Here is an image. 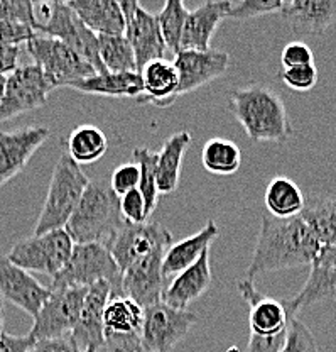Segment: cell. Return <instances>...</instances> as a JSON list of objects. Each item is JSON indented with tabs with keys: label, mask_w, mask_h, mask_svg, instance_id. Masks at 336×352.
Segmentation results:
<instances>
[{
	"label": "cell",
	"mask_w": 336,
	"mask_h": 352,
	"mask_svg": "<svg viewBox=\"0 0 336 352\" xmlns=\"http://www.w3.org/2000/svg\"><path fill=\"white\" fill-rule=\"evenodd\" d=\"M237 289L248 305L250 336L276 337L287 332L292 315L287 310L286 300H277L264 295L255 288L254 281L247 278L239 281Z\"/></svg>",
	"instance_id": "9a60e30c"
},
{
	"label": "cell",
	"mask_w": 336,
	"mask_h": 352,
	"mask_svg": "<svg viewBox=\"0 0 336 352\" xmlns=\"http://www.w3.org/2000/svg\"><path fill=\"white\" fill-rule=\"evenodd\" d=\"M280 16L296 34H323L336 22V0H291Z\"/></svg>",
	"instance_id": "cb8c5ba5"
},
{
	"label": "cell",
	"mask_w": 336,
	"mask_h": 352,
	"mask_svg": "<svg viewBox=\"0 0 336 352\" xmlns=\"http://www.w3.org/2000/svg\"><path fill=\"white\" fill-rule=\"evenodd\" d=\"M142 80V94L137 97V104H151L154 107L166 109L180 97V76L176 66L171 60H154L139 72Z\"/></svg>",
	"instance_id": "603a6c76"
},
{
	"label": "cell",
	"mask_w": 336,
	"mask_h": 352,
	"mask_svg": "<svg viewBox=\"0 0 336 352\" xmlns=\"http://www.w3.org/2000/svg\"><path fill=\"white\" fill-rule=\"evenodd\" d=\"M53 90L54 87L38 65L17 66L16 72L5 78L3 97L0 100V124L43 107Z\"/></svg>",
	"instance_id": "8fae6325"
},
{
	"label": "cell",
	"mask_w": 336,
	"mask_h": 352,
	"mask_svg": "<svg viewBox=\"0 0 336 352\" xmlns=\"http://www.w3.org/2000/svg\"><path fill=\"white\" fill-rule=\"evenodd\" d=\"M120 214L127 223L147 222V207H145V200L139 188L130 190L125 195L120 197Z\"/></svg>",
	"instance_id": "60d3db41"
},
{
	"label": "cell",
	"mask_w": 336,
	"mask_h": 352,
	"mask_svg": "<svg viewBox=\"0 0 336 352\" xmlns=\"http://www.w3.org/2000/svg\"><path fill=\"white\" fill-rule=\"evenodd\" d=\"M132 156H134V163L137 164L139 171H141V178H139V192H141L142 197H144L145 207H147V214L149 217H151L157 207V200H159V192H157V182H156L157 153L149 148H135Z\"/></svg>",
	"instance_id": "d590c367"
},
{
	"label": "cell",
	"mask_w": 336,
	"mask_h": 352,
	"mask_svg": "<svg viewBox=\"0 0 336 352\" xmlns=\"http://www.w3.org/2000/svg\"><path fill=\"white\" fill-rule=\"evenodd\" d=\"M287 332L280 333L276 337H257L250 336L248 337L247 352H280L283 351L284 344H286Z\"/></svg>",
	"instance_id": "bcb514c9"
},
{
	"label": "cell",
	"mask_w": 336,
	"mask_h": 352,
	"mask_svg": "<svg viewBox=\"0 0 336 352\" xmlns=\"http://www.w3.org/2000/svg\"><path fill=\"white\" fill-rule=\"evenodd\" d=\"M68 6L97 36H123L125 32V19L117 0H73Z\"/></svg>",
	"instance_id": "4316f807"
},
{
	"label": "cell",
	"mask_w": 336,
	"mask_h": 352,
	"mask_svg": "<svg viewBox=\"0 0 336 352\" xmlns=\"http://www.w3.org/2000/svg\"><path fill=\"white\" fill-rule=\"evenodd\" d=\"M97 281H107L112 286V296H122V274L113 261L110 251L101 242L75 244L71 258L60 271L49 288L61 286H91Z\"/></svg>",
	"instance_id": "8992f818"
},
{
	"label": "cell",
	"mask_w": 336,
	"mask_h": 352,
	"mask_svg": "<svg viewBox=\"0 0 336 352\" xmlns=\"http://www.w3.org/2000/svg\"><path fill=\"white\" fill-rule=\"evenodd\" d=\"M21 56V46H5L0 44V76H9L17 69Z\"/></svg>",
	"instance_id": "c3c4849f"
},
{
	"label": "cell",
	"mask_w": 336,
	"mask_h": 352,
	"mask_svg": "<svg viewBox=\"0 0 336 352\" xmlns=\"http://www.w3.org/2000/svg\"><path fill=\"white\" fill-rule=\"evenodd\" d=\"M198 320L193 311L178 310L160 302L144 308L142 347L149 352H171Z\"/></svg>",
	"instance_id": "7c38bea8"
},
{
	"label": "cell",
	"mask_w": 336,
	"mask_h": 352,
	"mask_svg": "<svg viewBox=\"0 0 336 352\" xmlns=\"http://www.w3.org/2000/svg\"><path fill=\"white\" fill-rule=\"evenodd\" d=\"M123 222L120 197L115 195L110 183L90 182L64 230L75 244H104Z\"/></svg>",
	"instance_id": "3957f363"
},
{
	"label": "cell",
	"mask_w": 336,
	"mask_h": 352,
	"mask_svg": "<svg viewBox=\"0 0 336 352\" xmlns=\"http://www.w3.org/2000/svg\"><path fill=\"white\" fill-rule=\"evenodd\" d=\"M144 308L129 296H110L104 311L105 347L112 352H137L142 347Z\"/></svg>",
	"instance_id": "4fadbf2b"
},
{
	"label": "cell",
	"mask_w": 336,
	"mask_h": 352,
	"mask_svg": "<svg viewBox=\"0 0 336 352\" xmlns=\"http://www.w3.org/2000/svg\"><path fill=\"white\" fill-rule=\"evenodd\" d=\"M232 2H204L195 10H189L182 32L181 50L206 51L220 22L226 19Z\"/></svg>",
	"instance_id": "d4e9b609"
},
{
	"label": "cell",
	"mask_w": 336,
	"mask_h": 352,
	"mask_svg": "<svg viewBox=\"0 0 336 352\" xmlns=\"http://www.w3.org/2000/svg\"><path fill=\"white\" fill-rule=\"evenodd\" d=\"M73 248L75 242L67 230L56 229L19 241L7 258L25 271L56 278L71 258Z\"/></svg>",
	"instance_id": "52a82bcc"
},
{
	"label": "cell",
	"mask_w": 336,
	"mask_h": 352,
	"mask_svg": "<svg viewBox=\"0 0 336 352\" xmlns=\"http://www.w3.org/2000/svg\"><path fill=\"white\" fill-rule=\"evenodd\" d=\"M283 3L284 2H280V0H242L239 3L232 2L226 19L247 21L252 19V17L264 16V14L280 12Z\"/></svg>",
	"instance_id": "8d00e7d4"
},
{
	"label": "cell",
	"mask_w": 336,
	"mask_h": 352,
	"mask_svg": "<svg viewBox=\"0 0 336 352\" xmlns=\"http://www.w3.org/2000/svg\"><path fill=\"white\" fill-rule=\"evenodd\" d=\"M137 352H149V351H145V349H144V347H141V349H139Z\"/></svg>",
	"instance_id": "f5cc1de1"
},
{
	"label": "cell",
	"mask_w": 336,
	"mask_h": 352,
	"mask_svg": "<svg viewBox=\"0 0 336 352\" xmlns=\"http://www.w3.org/2000/svg\"><path fill=\"white\" fill-rule=\"evenodd\" d=\"M0 22H17L34 29V3L27 0H0Z\"/></svg>",
	"instance_id": "ab89813d"
},
{
	"label": "cell",
	"mask_w": 336,
	"mask_h": 352,
	"mask_svg": "<svg viewBox=\"0 0 336 352\" xmlns=\"http://www.w3.org/2000/svg\"><path fill=\"white\" fill-rule=\"evenodd\" d=\"M29 54L49 80L54 88L68 87L95 75V68L78 53L54 38L36 34L27 43Z\"/></svg>",
	"instance_id": "ba28073f"
},
{
	"label": "cell",
	"mask_w": 336,
	"mask_h": 352,
	"mask_svg": "<svg viewBox=\"0 0 336 352\" xmlns=\"http://www.w3.org/2000/svg\"><path fill=\"white\" fill-rule=\"evenodd\" d=\"M49 292L45 305L34 317V325L29 330V337L34 342L71 336L78 324L88 286H61L49 288Z\"/></svg>",
	"instance_id": "9c48e42d"
},
{
	"label": "cell",
	"mask_w": 336,
	"mask_h": 352,
	"mask_svg": "<svg viewBox=\"0 0 336 352\" xmlns=\"http://www.w3.org/2000/svg\"><path fill=\"white\" fill-rule=\"evenodd\" d=\"M191 144V132L180 131L169 135L157 153L156 163V182L157 192L169 195L180 185L182 157Z\"/></svg>",
	"instance_id": "83f0119b"
},
{
	"label": "cell",
	"mask_w": 336,
	"mask_h": 352,
	"mask_svg": "<svg viewBox=\"0 0 336 352\" xmlns=\"http://www.w3.org/2000/svg\"><path fill=\"white\" fill-rule=\"evenodd\" d=\"M320 248L321 244L301 215L277 219L264 214L245 278L254 281L257 276L270 271L311 264Z\"/></svg>",
	"instance_id": "6da1fadb"
},
{
	"label": "cell",
	"mask_w": 336,
	"mask_h": 352,
	"mask_svg": "<svg viewBox=\"0 0 336 352\" xmlns=\"http://www.w3.org/2000/svg\"><path fill=\"white\" fill-rule=\"evenodd\" d=\"M110 296L112 286L107 281H97L88 286L78 324L71 333L82 352L88 347H97V349L105 347L104 311Z\"/></svg>",
	"instance_id": "44dd1931"
},
{
	"label": "cell",
	"mask_w": 336,
	"mask_h": 352,
	"mask_svg": "<svg viewBox=\"0 0 336 352\" xmlns=\"http://www.w3.org/2000/svg\"><path fill=\"white\" fill-rule=\"evenodd\" d=\"M2 325H3V300H2V296H0V337H2V333H3Z\"/></svg>",
	"instance_id": "681fc988"
},
{
	"label": "cell",
	"mask_w": 336,
	"mask_h": 352,
	"mask_svg": "<svg viewBox=\"0 0 336 352\" xmlns=\"http://www.w3.org/2000/svg\"><path fill=\"white\" fill-rule=\"evenodd\" d=\"M83 352H98L97 347H88V349H85Z\"/></svg>",
	"instance_id": "816d5d0a"
},
{
	"label": "cell",
	"mask_w": 336,
	"mask_h": 352,
	"mask_svg": "<svg viewBox=\"0 0 336 352\" xmlns=\"http://www.w3.org/2000/svg\"><path fill=\"white\" fill-rule=\"evenodd\" d=\"M73 90L90 95L115 98H137L142 94V80L139 73H95L75 83Z\"/></svg>",
	"instance_id": "f1b7e54d"
},
{
	"label": "cell",
	"mask_w": 336,
	"mask_h": 352,
	"mask_svg": "<svg viewBox=\"0 0 336 352\" xmlns=\"http://www.w3.org/2000/svg\"><path fill=\"white\" fill-rule=\"evenodd\" d=\"M202 163L204 170L217 176H232L242 164V151L233 141L224 138L210 139L203 146Z\"/></svg>",
	"instance_id": "d6a6232c"
},
{
	"label": "cell",
	"mask_w": 336,
	"mask_h": 352,
	"mask_svg": "<svg viewBox=\"0 0 336 352\" xmlns=\"http://www.w3.org/2000/svg\"><path fill=\"white\" fill-rule=\"evenodd\" d=\"M280 352H320L313 332L299 318L291 317L287 339Z\"/></svg>",
	"instance_id": "74e56055"
},
{
	"label": "cell",
	"mask_w": 336,
	"mask_h": 352,
	"mask_svg": "<svg viewBox=\"0 0 336 352\" xmlns=\"http://www.w3.org/2000/svg\"><path fill=\"white\" fill-rule=\"evenodd\" d=\"M173 63L180 76L178 94L181 97L224 75L230 66V56L225 51L211 50V47L206 51L181 50L180 53L174 54Z\"/></svg>",
	"instance_id": "ac0fdd59"
},
{
	"label": "cell",
	"mask_w": 336,
	"mask_h": 352,
	"mask_svg": "<svg viewBox=\"0 0 336 352\" xmlns=\"http://www.w3.org/2000/svg\"><path fill=\"white\" fill-rule=\"evenodd\" d=\"M68 156L76 164H91L105 156L108 149V139L104 131L95 126H80L71 131L68 141Z\"/></svg>",
	"instance_id": "1f68e13d"
},
{
	"label": "cell",
	"mask_w": 336,
	"mask_h": 352,
	"mask_svg": "<svg viewBox=\"0 0 336 352\" xmlns=\"http://www.w3.org/2000/svg\"><path fill=\"white\" fill-rule=\"evenodd\" d=\"M139 178H141V171H139L137 164L125 163L115 168V171L112 173L110 188L115 192L117 197H122L130 190L139 188Z\"/></svg>",
	"instance_id": "b9f144b4"
},
{
	"label": "cell",
	"mask_w": 336,
	"mask_h": 352,
	"mask_svg": "<svg viewBox=\"0 0 336 352\" xmlns=\"http://www.w3.org/2000/svg\"><path fill=\"white\" fill-rule=\"evenodd\" d=\"M5 78L7 76H0V100L3 97V88H5Z\"/></svg>",
	"instance_id": "f907efd6"
},
{
	"label": "cell",
	"mask_w": 336,
	"mask_h": 352,
	"mask_svg": "<svg viewBox=\"0 0 336 352\" xmlns=\"http://www.w3.org/2000/svg\"><path fill=\"white\" fill-rule=\"evenodd\" d=\"M167 251V249H166ZM166 251H156L139 259L122 273L123 295L142 308L163 300V293L169 281L163 276V259Z\"/></svg>",
	"instance_id": "e0dca14e"
},
{
	"label": "cell",
	"mask_w": 336,
	"mask_h": 352,
	"mask_svg": "<svg viewBox=\"0 0 336 352\" xmlns=\"http://www.w3.org/2000/svg\"><path fill=\"white\" fill-rule=\"evenodd\" d=\"M189 10L186 9L184 3L180 0H167L164 3L163 10L156 16L157 24H159L160 34H163L164 43L169 51L178 54L181 51L182 32H184V24L188 19Z\"/></svg>",
	"instance_id": "e575fe53"
},
{
	"label": "cell",
	"mask_w": 336,
	"mask_h": 352,
	"mask_svg": "<svg viewBox=\"0 0 336 352\" xmlns=\"http://www.w3.org/2000/svg\"><path fill=\"white\" fill-rule=\"evenodd\" d=\"M301 217L321 245H336V195L306 197Z\"/></svg>",
	"instance_id": "4dcf8cb0"
},
{
	"label": "cell",
	"mask_w": 336,
	"mask_h": 352,
	"mask_svg": "<svg viewBox=\"0 0 336 352\" xmlns=\"http://www.w3.org/2000/svg\"><path fill=\"white\" fill-rule=\"evenodd\" d=\"M309 266L311 271L301 292L294 298L286 300L292 317L302 308L336 300V245H321Z\"/></svg>",
	"instance_id": "2e32d148"
},
{
	"label": "cell",
	"mask_w": 336,
	"mask_h": 352,
	"mask_svg": "<svg viewBox=\"0 0 336 352\" xmlns=\"http://www.w3.org/2000/svg\"><path fill=\"white\" fill-rule=\"evenodd\" d=\"M36 34L54 38L78 53L97 73H105L98 54V36L73 12L68 2L34 3Z\"/></svg>",
	"instance_id": "277c9868"
},
{
	"label": "cell",
	"mask_w": 336,
	"mask_h": 352,
	"mask_svg": "<svg viewBox=\"0 0 336 352\" xmlns=\"http://www.w3.org/2000/svg\"><path fill=\"white\" fill-rule=\"evenodd\" d=\"M88 183V176L83 173L80 164H76L68 154H61L51 176L34 236H41L49 230L64 229Z\"/></svg>",
	"instance_id": "5b68a950"
},
{
	"label": "cell",
	"mask_w": 336,
	"mask_h": 352,
	"mask_svg": "<svg viewBox=\"0 0 336 352\" xmlns=\"http://www.w3.org/2000/svg\"><path fill=\"white\" fill-rule=\"evenodd\" d=\"M98 54L108 73H139L135 54L125 36H98Z\"/></svg>",
	"instance_id": "836d02e7"
},
{
	"label": "cell",
	"mask_w": 336,
	"mask_h": 352,
	"mask_svg": "<svg viewBox=\"0 0 336 352\" xmlns=\"http://www.w3.org/2000/svg\"><path fill=\"white\" fill-rule=\"evenodd\" d=\"M36 36V31L27 24L17 22H0V44L5 46H21L27 44Z\"/></svg>",
	"instance_id": "7bdbcfd3"
},
{
	"label": "cell",
	"mask_w": 336,
	"mask_h": 352,
	"mask_svg": "<svg viewBox=\"0 0 336 352\" xmlns=\"http://www.w3.org/2000/svg\"><path fill=\"white\" fill-rule=\"evenodd\" d=\"M265 208L267 214L277 219H291L302 214L306 195L298 183L287 176H276L265 190Z\"/></svg>",
	"instance_id": "f546056e"
},
{
	"label": "cell",
	"mask_w": 336,
	"mask_h": 352,
	"mask_svg": "<svg viewBox=\"0 0 336 352\" xmlns=\"http://www.w3.org/2000/svg\"><path fill=\"white\" fill-rule=\"evenodd\" d=\"M49 288H45L29 271L16 266L7 256H0V296L9 300L21 310L31 315H38L49 296Z\"/></svg>",
	"instance_id": "ffe728a7"
},
{
	"label": "cell",
	"mask_w": 336,
	"mask_h": 352,
	"mask_svg": "<svg viewBox=\"0 0 336 352\" xmlns=\"http://www.w3.org/2000/svg\"><path fill=\"white\" fill-rule=\"evenodd\" d=\"M125 19V39L135 54L137 72L154 60H163L167 47L160 34L159 24L154 14L147 12L135 0L119 2Z\"/></svg>",
	"instance_id": "5bb4252c"
},
{
	"label": "cell",
	"mask_w": 336,
	"mask_h": 352,
	"mask_svg": "<svg viewBox=\"0 0 336 352\" xmlns=\"http://www.w3.org/2000/svg\"><path fill=\"white\" fill-rule=\"evenodd\" d=\"M280 63H283L284 69L294 68V66L313 65L314 54L311 47H309L306 43L294 41L287 44V46L283 50V54H280Z\"/></svg>",
	"instance_id": "ee69618b"
},
{
	"label": "cell",
	"mask_w": 336,
	"mask_h": 352,
	"mask_svg": "<svg viewBox=\"0 0 336 352\" xmlns=\"http://www.w3.org/2000/svg\"><path fill=\"white\" fill-rule=\"evenodd\" d=\"M27 352H82L71 336L36 340Z\"/></svg>",
	"instance_id": "f6af8a7d"
},
{
	"label": "cell",
	"mask_w": 336,
	"mask_h": 352,
	"mask_svg": "<svg viewBox=\"0 0 336 352\" xmlns=\"http://www.w3.org/2000/svg\"><path fill=\"white\" fill-rule=\"evenodd\" d=\"M218 232L220 230H218L217 222L210 220L195 236L186 237L180 242H173L164 254L163 276L169 281L171 276H176L186 267L193 266L202 258L203 252L210 249L211 242L218 237Z\"/></svg>",
	"instance_id": "484cf974"
},
{
	"label": "cell",
	"mask_w": 336,
	"mask_h": 352,
	"mask_svg": "<svg viewBox=\"0 0 336 352\" xmlns=\"http://www.w3.org/2000/svg\"><path fill=\"white\" fill-rule=\"evenodd\" d=\"M104 244L122 274L139 259L156 251H166L173 244V234L157 222H123Z\"/></svg>",
	"instance_id": "30bf717a"
},
{
	"label": "cell",
	"mask_w": 336,
	"mask_h": 352,
	"mask_svg": "<svg viewBox=\"0 0 336 352\" xmlns=\"http://www.w3.org/2000/svg\"><path fill=\"white\" fill-rule=\"evenodd\" d=\"M230 110L252 141L287 142L292 127L283 98L267 87L252 85L230 91Z\"/></svg>",
	"instance_id": "7a4b0ae2"
},
{
	"label": "cell",
	"mask_w": 336,
	"mask_h": 352,
	"mask_svg": "<svg viewBox=\"0 0 336 352\" xmlns=\"http://www.w3.org/2000/svg\"><path fill=\"white\" fill-rule=\"evenodd\" d=\"M49 135L51 131L45 126L0 132V188L27 166Z\"/></svg>",
	"instance_id": "d6986e66"
},
{
	"label": "cell",
	"mask_w": 336,
	"mask_h": 352,
	"mask_svg": "<svg viewBox=\"0 0 336 352\" xmlns=\"http://www.w3.org/2000/svg\"><path fill=\"white\" fill-rule=\"evenodd\" d=\"M32 344H34V340L29 337V333L12 336L9 332H3L0 337V352H27Z\"/></svg>",
	"instance_id": "7dc6e473"
},
{
	"label": "cell",
	"mask_w": 336,
	"mask_h": 352,
	"mask_svg": "<svg viewBox=\"0 0 336 352\" xmlns=\"http://www.w3.org/2000/svg\"><path fill=\"white\" fill-rule=\"evenodd\" d=\"M317 73L316 65H304V66H294V68H286L280 73V78L294 91H309L311 88L316 87L317 83Z\"/></svg>",
	"instance_id": "f35d334b"
},
{
	"label": "cell",
	"mask_w": 336,
	"mask_h": 352,
	"mask_svg": "<svg viewBox=\"0 0 336 352\" xmlns=\"http://www.w3.org/2000/svg\"><path fill=\"white\" fill-rule=\"evenodd\" d=\"M211 286L210 249L193 266L186 267L169 281L163 293V302L178 310H188L191 303L202 298Z\"/></svg>",
	"instance_id": "7402d4cb"
}]
</instances>
